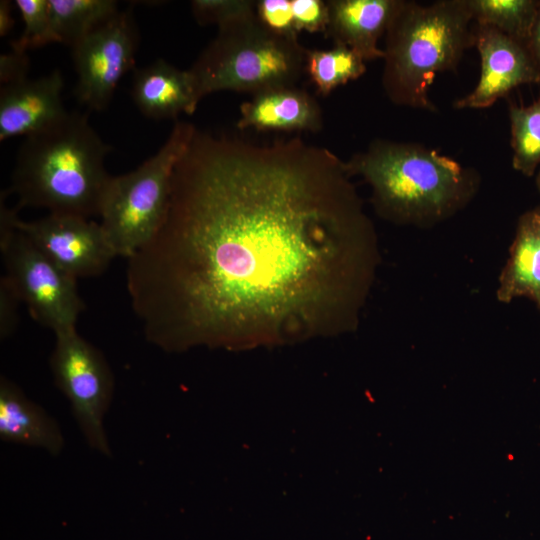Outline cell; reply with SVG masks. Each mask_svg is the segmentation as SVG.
<instances>
[{"mask_svg": "<svg viewBox=\"0 0 540 540\" xmlns=\"http://www.w3.org/2000/svg\"><path fill=\"white\" fill-rule=\"evenodd\" d=\"M346 161L299 136L194 130L166 216L127 259L146 341L239 349L354 330L380 254Z\"/></svg>", "mask_w": 540, "mask_h": 540, "instance_id": "cell-1", "label": "cell"}, {"mask_svg": "<svg viewBox=\"0 0 540 540\" xmlns=\"http://www.w3.org/2000/svg\"><path fill=\"white\" fill-rule=\"evenodd\" d=\"M346 167L370 186L380 218L420 229L433 228L465 209L481 185L477 170L414 142L374 139Z\"/></svg>", "mask_w": 540, "mask_h": 540, "instance_id": "cell-2", "label": "cell"}, {"mask_svg": "<svg viewBox=\"0 0 540 540\" xmlns=\"http://www.w3.org/2000/svg\"><path fill=\"white\" fill-rule=\"evenodd\" d=\"M111 150L90 124L88 113L69 111L56 124L24 138L8 190L16 195L20 209L99 216L111 178L104 165Z\"/></svg>", "mask_w": 540, "mask_h": 540, "instance_id": "cell-3", "label": "cell"}, {"mask_svg": "<svg viewBox=\"0 0 540 540\" xmlns=\"http://www.w3.org/2000/svg\"><path fill=\"white\" fill-rule=\"evenodd\" d=\"M384 37L385 95L397 106L434 112L429 89L474 46V20L466 0H398Z\"/></svg>", "mask_w": 540, "mask_h": 540, "instance_id": "cell-4", "label": "cell"}, {"mask_svg": "<svg viewBox=\"0 0 540 540\" xmlns=\"http://www.w3.org/2000/svg\"><path fill=\"white\" fill-rule=\"evenodd\" d=\"M298 39L267 29L257 14L218 28L189 68L203 97L219 91L257 93L295 86L305 73Z\"/></svg>", "mask_w": 540, "mask_h": 540, "instance_id": "cell-5", "label": "cell"}, {"mask_svg": "<svg viewBox=\"0 0 540 540\" xmlns=\"http://www.w3.org/2000/svg\"><path fill=\"white\" fill-rule=\"evenodd\" d=\"M196 125L176 121L159 150L136 169L111 176L100 204V225L116 256L130 258L157 233L166 216L174 168Z\"/></svg>", "mask_w": 540, "mask_h": 540, "instance_id": "cell-6", "label": "cell"}, {"mask_svg": "<svg viewBox=\"0 0 540 540\" xmlns=\"http://www.w3.org/2000/svg\"><path fill=\"white\" fill-rule=\"evenodd\" d=\"M9 190L0 197V251L5 277L25 303L31 316L54 334L76 329L85 304L73 278L46 257L15 221L19 208L6 206Z\"/></svg>", "mask_w": 540, "mask_h": 540, "instance_id": "cell-7", "label": "cell"}, {"mask_svg": "<svg viewBox=\"0 0 540 540\" xmlns=\"http://www.w3.org/2000/svg\"><path fill=\"white\" fill-rule=\"evenodd\" d=\"M50 368L55 384L70 403L75 421L88 446L111 456L104 417L114 393V376L102 354L76 329L55 334Z\"/></svg>", "mask_w": 540, "mask_h": 540, "instance_id": "cell-8", "label": "cell"}, {"mask_svg": "<svg viewBox=\"0 0 540 540\" xmlns=\"http://www.w3.org/2000/svg\"><path fill=\"white\" fill-rule=\"evenodd\" d=\"M139 42L133 10L128 7L74 45L77 101L92 111L106 109L121 78L135 69Z\"/></svg>", "mask_w": 540, "mask_h": 540, "instance_id": "cell-9", "label": "cell"}, {"mask_svg": "<svg viewBox=\"0 0 540 540\" xmlns=\"http://www.w3.org/2000/svg\"><path fill=\"white\" fill-rule=\"evenodd\" d=\"M16 227L54 264L75 279L105 272L117 257L100 223L77 215L49 213L16 218Z\"/></svg>", "mask_w": 540, "mask_h": 540, "instance_id": "cell-10", "label": "cell"}, {"mask_svg": "<svg viewBox=\"0 0 540 540\" xmlns=\"http://www.w3.org/2000/svg\"><path fill=\"white\" fill-rule=\"evenodd\" d=\"M474 47L481 60L480 78L470 93L454 102V108H488L521 85H540V69L527 44L474 22Z\"/></svg>", "mask_w": 540, "mask_h": 540, "instance_id": "cell-11", "label": "cell"}, {"mask_svg": "<svg viewBox=\"0 0 540 540\" xmlns=\"http://www.w3.org/2000/svg\"><path fill=\"white\" fill-rule=\"evenodd\" d=\"M59 69L35 79H26L0 90V141L30 136L62 120L67 114Z\"/></svg>", "mask_w": 540, "mask_h": 540, "instance_id": "cell-12", "label": "cell"}, {"mask_svg": "<svg viewBox=\"0 0 540 540\" xmlns=\"http://www.w3.org/2000/svg\"><path fill=\"white\" fill-rule=\"evenodd\" d=\"M130 94L139 112L153 120L191 115L203 98L189 69L160 58L133 70Z\"/></svg>", "mask_w": 540, "mask_h": 540, "instance_id": "cell-13", "label": "cell"}, {"mask_svg": "<svg viewBox=\"0 0 540 540\" xmlns=\"http://www.w3.org/2000/svg\"><path fill=\"white\" fill-rule=\"evenodd\" d=\"M322 110L317 100L296 86L269 89L240 106L239 130L311 132L323 128Z\"/></svg>", "mask_w": 540, "mask_h": 540, "instance_id": "cell-14", "label": "cell"}, {"mask_svg": "<svg viewBox=\"0 0 540 540\" xmlns=\"http://www.w3.org/2000/svg\"><path fill=\"white\" fill-rule=\"evenodd\" d=\"M398 0H328L329 22L325 32L334 45H343L365 62L383 59L378 46L385 35Z\"/></svg>", "mask_w": 540, "mask_h": 540, "instance_id": "cell-15", "label": "cell"}, {"mask_svg": "<svg viewBox=\"0 0 540 540\" xmlns=\"http://www.w3.org/2000/svg\"><path fill=\"white\" fill-rule=\"evenodd\" d=\"M0 438L41 448L53 456L59 455L65 445L58 422L4 376L0 378Z\"/></svg>", "mask_w": 540, "mask_h": 540, "instance_id": "cell-16", "label": "cell"}, {"mask_svg": "<svg viewBox=\"0 0 540 540\" xmlns=\"http://www.w3.org/2000/svg\"><path fill=\"white\" fill-rule=\"evenodd\" d=\"M496 297L505 304L519 297L527 298L540 312V205L518 218Z\"/></svg>", "mask_w": 540, "mask_h": 540, "instance_id": "cell-17", "label": "cell"}, {"mask_svg": "<svg viewBox=\"0 0 540 540\" xmlns=\"http://www.w3.org/2000/svg\"><path fill=\"white\" fill-rule=\"evenodd\" d=\"M49 7L60 44L70 48L120 11L115 0H49Z\"/></svg>", "mask_w": 540, "mask_h": 540, "instance_id": "cell-18", "label": "cell"}, {"mask_svg": "<svg viewBox=\"0 0 540 540\" xmlns=\"http://www.w3.org/2000/svg\"><path fill=\"white\" fill-rule=\"evenodd\" d=\"M365 63L357 53L343 45L326 50L307 49L305 73L317 93L327 96L339 86L360 78L366 72Z\"/></svg>", "mask_w": 540, "mask_h": 540, "instance_id": "cell-19", "label": "cell"}, {"mask_svg": "<svg viewBox=\"0 0 540 540\" xmlns=\"http://www.w3.org/2000/svg\"><path fill=\"white\" fill-rule=\"evenodd\" d=\"M466 4L475 23L527 44L540 0H466Z\"/></svg>", "mask_w": 540, "mask_h": 540, "instance_id": "cell-20", "label": "cell"}, {"mask_svg": "<svg viewBox=\"0 0 540 540\" xmlns=\"http://www.w3.org/2000/svg\"><path fill=\"white\" fill-rule=\"evenodd\" d=\"M512 166L527 177L540 165V97L529 105H509Z\"/></svg>", "mask_w": 540, "mask_h": 540, "instance_id": "cell-21", "label": "cell"}, {"mask_svg": "<svg viewBox=\"0 0 540 540\" xmlns=\"http://www.w3.org/2000/svg\"><path fill=\"white\" fill-rule=\"evenodd\" d=\"M24 29L19 38L11 41V48L27 52L48 44L60 43L53 28L49 0H15Z\"/></svg>", "mask_w": 540, "mask_h": 540, "instance_id": "cell-22", "label": "cell"}, {"mask_svg": "<svg viewBox=\"0 0 540 540\" xmlns=\"http://www.w3.org/2000/svg\"><path fill=\"white\" fill-rule=\"evenodd\" d=\"M192 15L201 26L215 24L218 28L256 15L252 0H193Z\"/></svg>", "mask_w": 540, "mask_h": 540, "instance_id": "cell-23", "label": "cell"}, {"mask_svg": "<svg viewBox=\"0 0 540 540\" xmlns=\"http://www.w3.org/2000/svg\"><path fill=\"white\" fill-rule=\"evenodd\" d=\"M256 14L270 31L291 39H298L292 13L291 0L256 1Z\"/></svg>", "mask_w": 540, "mask_h": 540, "instance_id": "cell-24", "label": "cell"}, {"mask_svg": "<svg viewBox=\"0 0 540 540\" xmlns=\"http://www.w3.org/2000/svg\"><path fill=\"white\" fill-rule=\"evenodd\" d=\"M295 29L325 34L329 22L327 1L323 0H291Z\"/></svg>", "mask_w": 540, "mask_h": 540, "instance_id": "cell-25", "label": "cell"}, {"mask_svg": "<svg viewBox=\"0 0 540 540\" xmlns=\"http://www.w3.org/2000/svg\"><path fill=\"white\" fill-rule=\"evenodd\" d=\"M22 303L9 280L0 279V338L10 337L18 325V306Z\"/></svg>", "mask_w": 540, "mask_h": 540, "instance_id": "cell-26", "label": "cell"}, {"mask_svg": "<svg viewBox=\"0 0 540 540\" xmlns=\"http://www.w3.org/2000/svg\"><path fill=\"white\" fill-rule=\"evenodd\" d=\"M30 58L28 52L12 49L0 55L1 86L11 85L28 79Z\"/></svg>", "mask_w": 540, "mask_h": 540, "instance_id": "cell-27", "label": "cell"}, {"mask_svg": "<svg viewBox=\"0 0 540 540\" xmlns=\"http://www.w3.org/2000/svg\"><path fill=\"white\" fill-rule=\"evenodd\" d=\"M14 2L10 0L0 1V37L7 36L14 28L15 19L12 15Z\"/></svg>", "mask_w": 540, "mask_h": 540, "instance_id": "cell-28", "label": "cell"}, {"mask_svg": "<svg viewBox=\"0 0 540 540\" xmlns=\"http://www.w3.org/2000/svg\"><path fill=\"white\" fill-rule=\"evenodd\" d=\"M527 47L540 69V4L529 39L527 41Z\"/></svg>", "mask_w": 540, "mask_h": 540, "instance_id": "cell-29", "label": "cell"}, {"mask_svg": "<svg viewBox=\"0 0 540 540\" xmlns=\"http://www.w3.org/2000/svg\"><path fill=\"white\" fill-rule=\"evenodd\" d=\"M535 186L540 193V170L535 175Z\"/></svg>", "mask_w": 540, "mask_h": 540, "instance_id": "cell-30", "label": "cell"}]
</instances>
